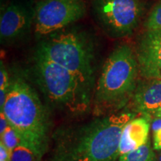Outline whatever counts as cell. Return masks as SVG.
Masks as SVG:
<instances>
[{
    "mask_svg": "<svg viewBox=\"0 0 161 161\" xmlns=\"http://www.w3.org/2000/svg\"><path fill=\"white\" fill-rule=\"evenodd\" d=\"M154 116H155V117H158V118H161V109L159 110L155 114H154Z\"/></svg>",
    "mask_w": 161,
    "mask_h": 161,
    "instance_id": "44dd1931",
    "label": "cell"
},
{
    "mask_svg": "<svg viewBox=\"0 0 161 161\" xmlns=\"http://www.w3.org/2000/svg\"><path fill=\"white\" fill-rule=\"evenodd\" d=\"M0 161H3V160H0Z\"/></svg>",
    "mask_w": 161,
    "mask_h": 161,
    "instance_id": "603a6c76",
    "label": "cell"
},
{
    "mask_svg": "<svg viewBox=\"0 0 161 161\" xmlns=\"http://www.w3.org/2000/svg\"><path fill=\"white\" fill-rule=\"evenodd\" d=\"M117 161H157V159L149 140H148L146 144L136 150L120 156Z\"/></svg>",
    "mask_w": 161,
    "mask_h": 161,
    "instance_id": "7c38bea8",
    "label": "cell"
},
{
    "mask_svg": "<svg viewBox=\"0 0 161 161\" xmlns=\"http://www.w3.org/2000/svg\"><path fill=\"white\" fill-rule=\"evenodd\" d=\"M37 54L73 73L90 88L92 81V55L86 40L75 33H66L44 41Z\"/></svg>",
    "mask_w": 161,
    "mask_h": 161,
    "instance_id": "5b68a950",
    "label": "cell"
},
{
    "mask_svg": "<svg viewBox=\"0 0 161 161\" xmlns=\"http://www.w3.org/2000/svg\"><path fill=\"white\" fill-rule=\"evenodd\" d=\"M138 60L142 75L146 78H160L161 29L146 31L140 42Z\"/></svg>",
    "mask_w": 161,
    "mask_h": 161,
    "instance_id": "ba28073f",
    "label": "cell"
},
{
    "mask_svg": "<svg viewBox=\"0 0 161 161\" xmlns=\"http://www.w3.org/2000/svg\"><path fill=\"white\" fill-rule=\"evenodd\" d=\"M134 103L139 112L154 116L161 109V78H147L140 84L134 93Z\"/></svg>",
    "mask_w": 161,
    "mask_h": 161,
    "instance_id": "9c48e42d",
    "label": "cell"
},
{
    "mask_svg": "<svg viewBox=\"0 0 161 161\" xmlns=\"http://www.w3.org/2000/svg\"><path fill=\"white\" fill-rule=\"evenodd\" d=\"M150 123L146 117L133 119L124 127L119 142V157L136 150L148 140Z\"/></svg>",
    "mask_w": 161,
    "mask_h": 161,
    "instance_id": "8fae6325",
    "label": "cell"
},
{
    "mask_svg": "<svg viewBox=\"0 0 161 161\" xmlns=\"http://www.w3.org/2000/svg\"><path fill=\"white\" fill-rule=\"evenodd\" d=\"M1 112L40 160L49 146V117L35 90L23 80H13Z\"/></svg>",
    "mask_w": 161,
    "mask_h": 161,
    "instance_id": "7a4b0ae2",
    "label": "cell"
},
{
    "mask_svg": "<svg viewBox=\"0 0 161 161\" xmlns=\"http://www.w3.org/2000/svg\"><path fill=\"white\" fill-rule=\"evenodd\" d=\"M11 153L4 146L3 142H0V160L11 161Z\"/></svg>",
    "mask_w": 161,
    "mask_h": 161,
    "instance_id": "e0dca14e",
    "label": "cell"
},
{
    "mask_svg": "<svg viewBox=\"0 0 161 161\" xmlns=\"http://www.w3.org/2000/svg\"><path fill=\"white\" fill-rule=\"evenodd\" d=\"M154 133V148L155 150H161V129Z\"/></svg>",
    "mask_w": 161,
    "mask_h": 161,
    "instance_id": "d6986e66",
    "label": "cell"
},
{
    "mask_svg": "<svg viewBox=\"0 0 161 161\" xmlns=\"http://www.w3.org/2000/svg\"><path fill=\"white\" fill-rule=\"evenodd\" d=\"M85 13L82 0H42L35 8V32L46 35L77 21Z\"/></svg>",
    "mask_w": 161,
    "mask_h": 161,
    "instance_id": "8992f818",
    "label": "cell"
},
{
    "mask_svg": "<svg viewBox=\"0 0 161 161\" xmlns=\"http://www.w3.org/2000/svg\"><path fill=\"white\" fill-rule=\"evenodd\" d=\"M11 161H40L29 147L25 144L17 146L11 154Z\"/></svg>",
    "mask_w": 161,
    "mask_h": 161,
    "instance_id": "5bb4252c",
    "label": "cell"
},
{
    "mask_svg": "<svg viewBox=\"0 0 161 161\" xmlns=\"http://www.w3.org/2000/svg\"><path fill=\"white\" fill-rule=\"evenodd\" d=\"M29 22L25 9L17 5H8L0 17L1 40H9L19 37L28 29Z\"/></svg>",
    "mask_w": 161,
    "mask_h": 161,
    "instance_id": "30bf717a",
    "label": "cell"
},
{
    "mask_svg": "<svg viewBox=\"0 0 161 161\" xmlns=\"http://www.w3.org/2000/svg\"><path fill=\"white\" fill-rule=\"evenodd\" d=\"M138 64L128 46L116 48L106 60L95 92V112L103 114L123 106L134 91Z\"/></svg>",
    "mask_w": 161,
    "mask_h": 161,
    "instance_id": "3957f363",
    "label": "cell"
},
{
    "mask_svg": "<svg viewBox=\"0 0 161 161\" xmlns=\"http://www.w3.org/2000/svg\"><path fill=\"white\" fill-rule=\"evenodd\" d=\"M152 128L153 132L161 129V118L155 117V119L152 121Z\"/></svg>",
    "mask_w": 161,
    "mask_h": 161,
    "instance_id": "ffe728a7",
    "label": "cell"
},
{
    "mask_svg": "<svg viewBox=\"0 0 161 161\" xmlns=\"http://www.w3.org/2000/svg\"><path fill=\"white\" fill-rule=\"evenodd\" d=\"M36 67L42 88L53 103L72 113L88 109L90 88L73 73L37 54Z\"/></svg>",
    "mask_w": 161,
    "mask_h": 161,
    "instance_id": "277c9868",
    "label": "cell"
},
{
    "mask_svg": "<svg viewBox=\"0 0 161 161\" xmlns=\"http://www.w3.org/2000/svg\"><path fill=\"white\" fill-rule=\"evenodd\" d=\"M130 113L108 114L56 138L49 161H116L124 127Z\"/></svg>",
    "mask_w": 161,
    "mask_h": 161,
    "instance_id": "6da1fadb",
    "label": "cell"
},
{
    "mask_svg": "<svg viewBox=\"0 0 161 161\" xmlns=\"http://www.w3.org/2000/svg\"><path fill=\"white\" fill-rule=\"evenodd\" d=\"M160 78H161V75H160Z\"/></svg>",
    "mask_w": 161,
    "mask_h": 161,
    "instance_id": "cb8c5ba5",
    "label": "cell"
},
{
    "mask_svg": "<svg viewBox=\"0 0 161 161\" xmlns=\"http://www.w3.org/2000/svg\"><path fill=\"white\" fill-rule=\"evenodd\" d=\"M8 126V121L5 114H3V112H0V135H3Z\"/></svg>",
    "mask_w": 161,
    "mask_h": 161,
    "instance_id": "ac0fdd59",
    "label": "cell"
},
{
    "mask_svg": "<svg viewBox=\"0 0 161 161\" xmlns=\"http://www.w3.org/2000/svg\"><path fill=\"white\" fill-rule=\"evenodd\" d=\"M145 25L147 31L161 29V0L153 7Z\"/></svg>",
    "mask_w": 161,
    "mask_h": 161,
    "instance_id": "9a60e30c",
    "label": "cell"
},
{
    "mask_svg": "<svg viewBox=\"0 0 161 161\" xmlns=\"http://www.w3.org/2000/svg\"><path fill=\"white\" fill-rule=\"evenodd\" d=\"M158 161H161V154H159L158 156Z\"/></svg>",
    "mask_w": 161,
    "mask_h": 161,
    "instance_id": "7402d4cb",
    "label": "cell"
},
{
    "mask_svg": "<svg viewBox=\"0 0 161 161\" xmlns=\"http://www.w3.org/2000/svg\"><path fill=\"white\" fill-rule=\"evenodd\" d=\"M1 142H3L4 146L11 153L19 145L25 144L20 138L19 134L12 127L10 126V125L3 135H1Z\"/></svg>",
    "mask_w": 161,
    "mask_h": 161,
    "instance_id": "4fadbf2b",
    "label": "cell"
},
{
    "mask_svg": "<svg viewBox=\"0 0 161 161\" xmlns=\"http://www.w3.org/2000/svg\"><path fill=\"white\" fill-rule=\"evenodd\" d=\"M94 8L104 27L116 35L123 36L137 25L142 5L140 0H96Z\"/></svg>",
    "mask_w": 161,
    "mask_h": 161,
    "instance_id": "52a82bcc",
    "label": "cell"
},
{
    "mask_svg": "<svg viewBox=\"0 0 161 161\" xmlns=\"http://www.w3.org/2000/svg\"><path fill=\"white\" fill-rule=\"evenodd\" d=\"M11 82L9 81V76L6 71L3 62L1 61V69H0V110H3L5 103L8 92Z\"/></svg>",
    "mask_w": 161,
    "mask_h": 161,
    "instance_id": "2e32d148",
    "label": "cell"
}]
</instances>
